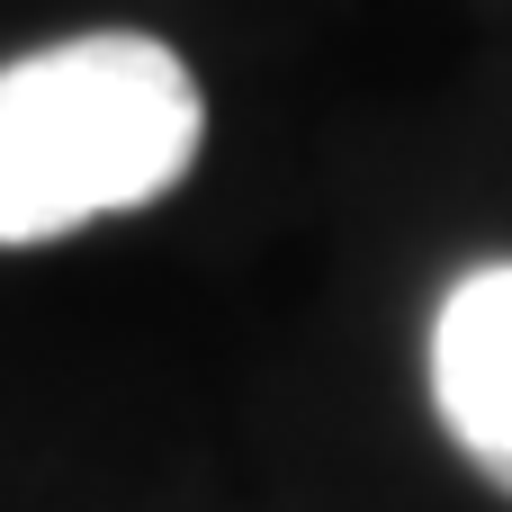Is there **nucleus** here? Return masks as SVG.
Here are the masks:
<instances>
[{
    "label": "nucleus",
    "instance_id": "2",
    "mask_svg": "<svg viewBox=\"0 0 512 512\" xmlns=\"http://www.w3.org/2000/svg\"><path fill=\"white\" fill-rule=\"evenodd\" d=\"M432 405L459 432V450L512 486V261L468 270L441 297L432 324Z\"/></svg>",
    "mask_w": 512,
    "mask_h": 512
},
{
    "label": "nucleus",
    "instance_id": "1",
    "mask_svg": "<svg viewBox=\"0 0 512 512\" xmlns=\"http://www.w3.org/2000/svg\"><path fill=\"white\" fill-rule=\"evenodd\" d=\"M198 135L207 99L153 36H72L0 63V243H54L162 198Z\"/></svg>",
    "mask_w": 512,
    "mask_h": 512
}]
</instances>
